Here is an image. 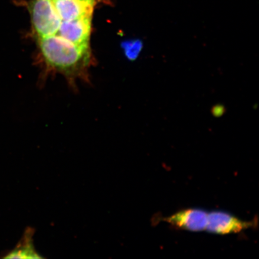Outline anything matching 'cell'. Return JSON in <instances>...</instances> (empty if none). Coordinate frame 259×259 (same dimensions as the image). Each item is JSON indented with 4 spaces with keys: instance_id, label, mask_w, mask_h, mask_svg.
I'll use <instances>...</instances> for the list:
<instances>
[{
    "instance_id": "6da1fadb",
    "label": "cell",
    "mask_w": 259,
    "mask_h": 259,
    "mask_svg": "<svg viewBox=\"0 0 259 259\" xmlns=\"http://www.w3.org/2000/svg\"><path fill=\"white\" fill-rule=\"evenodd\" d=\"M38 46L49 66L70 72L87 62L89 47H80L58 35L38 38Z\"/></svg>"
},
{
    "instance_id": "7a4b0ae2",
    "label": "cell",
    "mask_w": 259,
    "mask_h": 259,
    "mask_svg": "<svg viewBox=\"0 0 259 259\" xmlns=\"http://www.w3.org/2000/svg\"><path fill=\"white\" fill-rule=\"evenodd\" d=\"M32 28L38 38L56 35L61 19L52 0H32L29 4Z\"/></svg>"
},
{
    "instance_id": "3957f363",
    "label": "cell",
    "mask_w": 259,
    "mask_h": 259,
    "mask_svg": "<svg viewBox=\"0 0 259 259\" xmlns=\"http://www.w3.org/2000/svg\"><path fill=\"white\" fill-rule=\"evenodd\" d=\"M255 222L244 221L222 210H213L208 212L206 231L220 235L238 234L253 228Z\"/></svg>"
},
{
    "instance_id": "277c9868",
    "label": "cell",
    "mask_w": 259,
    "mask_h": 259,
    "mask_svg": "<svg viewBox=\"0 0 259 259\" xmlns=\"http://www.w3.org/2000/svg\"><path fill=\"white\" fill-rule=\"evenodd\" d=\"M208 212L199 208L179 210L164 219L174 228L181 231L199 232L206 231Z\"/></svg>"
},
{
    "instance_id": "5b68a950",
    "label": "cell",
    "mask_w": 259,
    "mask_h": 259,
    "mask_svg": "<svg viewBox=\"0 0 259 259\" xmlns=\"http://www.w3.org/2000/svg\"><path fill=\"white\" fill-rule=\"evenodd\" d=\"M92 17L61 21L57 35L80 47H89Z\"/></svg>"
},
{
    "instance_id": "8992f818",
    "label": "cell",
    "mask_w": 259,
    "mask_h": 259,
    "mask_svg": "<svg viewBox=\"0 0 259 259\" xmlns=\"http://www.w3.org/2000/svg\"><path fill=\"white\" fill-rule=\"evenodd\" d=\"M61 21L92 17L93 6L79 0H52Z\"/></svg>"
},
{
    "instance_id": "52a82bcc",
    "label": "cell",
    "mask_w": 259,
    "mask_h": 259,
    "mask_svg": "<svg viewBox=\"0 0 259 259\" xmlns=\"http://www.w3.org/2000/svg\"><path fill=\"white\" fill-rule=\"evenodd\" d=\"M34 230L28 228L25 230L24 236L17 245L6 254V258H42L34 248L32 236Z\"/></svg>"
},
{
    "instance_id": "ba28073f",
    "label": "cell",
    "mask_w": 259,
    "mask_h": 259,
    "mask_svg": "<svg viewBox=\"0 0 259 259\" xmlns=\"http://www.w3.org/2000/svg\"><path fill=\"white\" fill-rule=\"evenodd\" d=\"M121 47L125 58L129 61L137 59L143 50L144 44L140 39H132L123 41Z\"/></svg>"
},
{
    "instance_id": "9c48e42d",
    "label": "cell",
    "mask_w": 259,
    "mask_h": 259,
    "mask_svg": "<svg viewBox=\"0 0 259 259\" xmlns=\"http://www.w3.org/2000/svg\"><path fill=\"white\" fill-rule=\"evenodd\" d=\"M226 112L225 107L222 105H217L211 109L212 114L215 117H220L225 114Z\"/></svg>"
},
{
    "instance_id": "30bf717a",
    "label": "cell",
    "mask_w": 259,
    "mask_h": 259,
    "mask_svg": "<svg viewBox=\"0 0 259 259\" xmlns=\"http://www.w3.org/2000/svg\"><path fill=\"white\" fill-rule=\"evenodd\" d=\"M79 1L89 3V4L95 6L97 0H79Z\"/></svg>"
}]
</instances>
